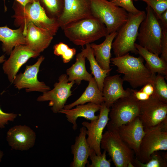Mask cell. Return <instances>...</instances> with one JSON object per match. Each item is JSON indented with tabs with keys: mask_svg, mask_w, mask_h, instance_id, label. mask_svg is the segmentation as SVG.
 I'll use <instances>...</instances> for the list:
<instances>
[{
	"mask_svg": "<svg viewBox=\"0 0 167 167\" xmlns=\"http://www.w3.org/2000/svg\"><path fill=\"white\" fill-rule=\"evenodd\" d=\"M70 47L66 44L62 42L55 44L54 46V54L57 56H62Z\"/></svg>",
	"mask_w": 167,
	"mask_h": 167,
	"instance_id": "36",
	"label": "cell"
},
{
	"mask_svg": "<svg viewBox=\"0 0 167 167\" xmlns=\"http://www.w3.org/2000/svg\"><path fill=\"white\" fill-rule=\"evenodd\" d=\"M85 48H83L82 51L86 58L88 60L91 74L93 75L99 89L102 92L104 79L112 68L109 70L102 68L95 59L93 51L90 44H87Z\"/></svg>",
	"mask_w": 167,
	"mask_h": 167,
	"instance_id": "27",
	"label": "cell"
},
{
	"mask_svg": "<svg viewBox=\"0 0 167 167\" xmlns=\"http://www.w3.org/2000/svg\"><path fill=\"white\" fill-rule=\"evenodd\" d=\"M40 53L35 52L27 45H21L14 47L9 58L2 66L4 73L9 82L13 83L17 74L22 66L31 58H36Z\"/></svg>",
	"mask_w": 167,
	"mask_h": 167,
	"instance_id": "15",
	"label": "cell"
},
{
	"mask_svg": "<svg viewBox=\"0 0 167 167\" xmlns=\"http://www.w3.org/2000/svg\"><path fill=\"white\" fill-rule=\"evenodd\" d=\"M13 8L15 12L12 16L14 18V24L17 27L23 28L24 35L30 23L47 30L54 36L60 28L58 20L47 16L38 0H35L24 6L15 1Z\"/></svg>",
	"mask_w": 167,
	"mask_h": 167,
	"instance_id": "1",
	"label": "cell"
},
{
	"mask_svg": "<svg viewBox=\"0 0 167 167\" xmlns=\"http://www.w3.org/2000/svg\"><path fill=\"white\" fill-rule=\"evenodd\" d=\"M154 88V94L162 102L167 104V84L165 77L160 74L153 75L151 83Z\"/></svg>",
	"mask_w": 167,
	"mask_h": 167,
	"instance_id": "29",
	"label": "cell"
},
{
	"mask_svg": "<svg viewBox=\"0 0 167 167\" xmlns=\"http://www.w3.org/2000/svg\"><path fill=\"white\" fill-rule=\"evenodd\" d=\"M44 59L43 56H40L34 64L27 65L24 73L16 75L13 83L16 88L19 90L25 88L27 92L36 91L44 93L50 90L49 86L37 79L40 65Z\"/></svg>",
	"mask_w": 167,
	"mask_h": 167,
	"instance_id": "13",
	"label": "cell"
},
{
	"mask_svg": "<svg viewBox=\"0 0 167 167\" xmlns=\"http://www.w3.org/2000/svg\"><path fill=\"white\" fill-rule=\"evenodd\" d=\"M139 102L138 117L144 128L156 126L167 118V104L159 100L154 93L148 99Z\"/></svg>",
	"mask_w": 167,
	"mask_h": 167,
	"instance_id": "11",
	"label": "cell"
},
{
	"mask_svg": "<svg viewBox=\"0 0 167 167\" xmlns=\"http://www.w3.org/2000/svg\"><path fill=\"white\" fill-rule=\"evenodd\" d=\"M0 41L2 43L3 52L10 55L15 47L25 45V36L23 28L20 27L17 29H12L6 25L0 27Z\"/></svg>",
	"mask_w": 167,
	"mask_h": 167,
	"instance_id": "22",
	"label": "cell"
},
{
	"mask_svg": "<svg viewBox=\"0 0 167 167\" xmlns=\"http://www.w3.org/2000/svg\"><path fill=\"white\" fill-rule=\"evenodd\" d=\"M74 109H61L58 113L65 114L68 122L72 124V128L76 130L77 128L76 121L79 117H83L90 121L97 119L99 115L96 116L95 113L100 110L101 105L92 102H88L86 104L79 105Z\"/></svg>",
	"mask_w": 167,
	"mask_h": 167,
	"instance_id": "21",
	"label": "cell"
},
{
	"mask_svg": "<svg viewBox=\"0 0 167 167\" xmlns=\"http://www.w3.org/2000/svg\"><path fill=\"white\" fill-rule=\"evenodd\" d=\"M109 0V1H111V0Z\"/></svg>",
	"mask_w": 167,
	"mask_h": 167,
	"instance_id": "45",
	"label": "cell"
},
{
	"mask_svg": "<svg viewBox=\"0 0 167 167\" xmlns=\"http://www.w3.org/2000/svg\"><path fill=\"white\" fill-rule=\"evenodd\" d=\"M120 75L117 74L107 76L104 79L102 92L104 103L109 108L118 100L129 96L132 92L130 88L124 89V81Z\"/></svg>",
	"mask_w": 167,
	"mask_h": 167,
	"instance_id": "19",
	"label": "cell"
},
{
	"mask_svg": "<svg viewBox=\"0 0 167 167\" xmlns=\"http://www.w3.org/2000/svg\"><path fill=\"white\" fill-rule=\"evenodd\" d=\"M159 20L162 29H167V10L162 13Z\"/></svg>",
	"mask_w": 167,
	"mask_h": 167,
	"instance_id": "40",
	"label": "cell"
},
{
	"mask_svg": "<svg viewBox=\"0 0 167 167\" xmlns=\"http://www.w3.org/2000/svg\"><path fill=\"white\" fill-rule=\"evenodd\" d=\"M5 1V0H3ZM35 0H15L23 6H25L28 3L32 2Z\"/></svg>",
	"mask_w": 167,
	"mask_h": 167,
	"instance_id": "41",
	"label": "cell"
},
{
	"mask_svg": "<svg viewBox=\"0 0 167 167\" xmlns=\"http://www.w3.org/2000/svg\"><path fill=\"white\" fill-rule=\"evenodd\" d=\"M5 56L4 55L0 56V64L3 63L5 61Z\"/></svg>",
	"mask_w": 167,
	"mask_h": 167,
	"instance_id": "42",
	"label": "cell"
},
{
	"mask_svg": "<svg viewBox=\"0 0 167 167\" xmlns=\"http://www.w3.org/2000/svg\"><path fill=\"white\" fill-rule=\"evenodd\" d=\"M62 13L58 19L62 29L67 25L92 16L91 0H64Z\"/></svg>",
	"mask_w": 167,
	"mask_h": 167,
	"instance_id": "14",
	"label": "cell"
},
{
	"mask_svg": "<svg viewBox=\"0 0 167 167\" xmlns=\"http://www.w3.org/2000/svg\"><path fill=\"white\" fill-rule=\"evenodd\" d=\"M132 1H139V0H132Z\"/></svg>",
	"mask_w": 167,
	"mask_h": 167,
	"instance_id": "44",
	"label": "cell"
},
{
	"mask_svg": "<svg viewBox=\"0 0 167 167\" xmlns=\"http://www.w3.org/2000/svg\"><path fill=\"white\" fill-rule=\"evenodd\" d=\"M110 61L117 68L119 73L123 74V81L128 83L133 88L152 83L153 75L150 71L144 65L143 59L131 55L129 53L123 56L111 58Z\"/></svg>",
	"mask_w": 167,
	"mask_h": 167,
	"instance_id": "3",
	"label": "cell"
},
{
	"mask_svg": "<svg viewBox=\"0 0 167 167\" xmlns=\"http://www.w3.org/2000/svg\"><path fill=\"white\" fill-rule=\"evenodd\" d=\"M17 116L15 113L4 112L0 107V129L4 128L9 121L13 122Z\"/></svg>",
	"mask_w": 167,
	"mask_h": 167,
	"instance_id": "34",
	"label": "cell"
},
{
	"mask_svg": "<svg viewBox=\"0 0 167 167\" xmlns=\"http://www.w3.org/2000/svg\"><path fill=\"white\" fill-rule=\"evenodd\" d=\"M100 147L107 152L116 167H134V152L116 130H107L103 134Z\"/></svg>",
	"mask_w": 167,
	"mask_h": 167,
	"instance_id": "6",
	"label": "cell"
},
{
	"mask_svg": "<svg viewBox=\"0 0 167 167\" xmlns=\"http://www.w3.org/2000/svg\"><path fill=\"white\" fill-rule=\"evenodd\" d=\"M106 152L104 151L101 155H96L94 151L89 156V159L91 161V164L89 162L87 164L88 167H110L111 159H106Z\"/></svg>",
	"mask_w": 167,
	"mask_h": 167,
	"instance_id": "31",
	"label": "cell"
},
{
	"mask_svg": "<svg viewBox=\"0 0 167 167\" xmlns=\"http://www.w3.org/2000/svg\"><path fill=\"white\" fill-rule=\"evenodd\" d=\"M141 91L151 96L154 93V89L152 84L148 83L143 86Z\"/></svg>",
	"mask_w": 167,
	"mask_h": 167,
	"instance_id": "39",
	"label": "cell"
},
{
	"mask_svg": "<svg viewBox=\"0 0 167 167\" xmlns=\"http://www.w3.org/2000/svg\"><path fill=\"white\" fill-rule=\"evenodd\" d=\"M86 58L82 51L76 55L75 63L66 70L69 82L74 81L79 85L82 80L89 82L91 80L92 75L86 70Z\"/></svg>",
	"mask_w": 167,
	"mask_h": 167,
	"instance_id": "25",
	"label": "cell"
},
{
	"mask_svg": "<svg viewBox=\"0 0 167 167\" xmlns=\"http://www.w3.org/2000/svg\"><path fill=\"white\" fill-rule=\"evenodd\" d=\"M62 30L71 41L82 47L108 34L105 24L92 16L71 23Z\"/></svg>",
	"mask_w": 167,
	"mask_h": 167,
	"instance_id": "2",
	"label": "cell"
},
{
	"mask_svg": "<svg viewBox=\"0 0 167 167\" xmlns=\"http://www.w3.org/2000/svg\"><path fill=\"white\" fill-rule=\"evenodd\" d=\"M88 84L81 95L75 101L65 105L63 109H70L79 105L92 102L101 105L104 102L102 92L99 89L94 77L88 82Z\"/></svg>",
	"mask_w": 167,
	"mask_h": 167,
	"instance_id": "24",
	"label": "cell"
},
{
	"mask_svg": "<svg viewBox=\"0 0 167 167\" xmlns=\"http://www.w3.org/2000/svg\"><path fill=\"white\" fill-rule=\"evenodd\" d=\"M4 155L3 152L0 149V162L1 161Z\"/></svg>",
	"mask_w": 167,
	"mask_h": 167,
	"instance_id": "43",
	"label": "cell"
},
{
	"mask_svg": "<svg viewBox=\"0 0 167 167\" xmlns=\"http://www.w3.org/2000/svg\"><path fill=\"white\" fill-rule=\"evenodd\" d=\"M135 46L139 54L146 62L145 66L152 74L157 73L167 77V62L158 55L152 53L139 44L135 43Z\"/></svg>",
	"mask_w": 167,
	"mask_h": 167,
	"instance_id": "26",
	"label": "cell"
},
{
	"mask_svg": "<svg viewBox=\"0 0 167 167\" xmlns=\"http://www.w3.org/2000/svg\"><path fill=\"white\" fill-rule=\"evenodd\" d=\"M76 51L75 48H69L66 53L62 56L63 62L64 63L69 62L75 54Z\"/></svg>",
	"mask_w": 167,
	"mask_h": 167,
	"instance_id": "38",
	"label": "cell"
},
{
	"mask_svg": "<svg viewBox=\"0 0 167 167\" xmlns=\"http://www.w3.org/2000/svg\"><path fill=\"white\" fill-rule=\"evenodd\" d=\"M146 2L154 11L158 18L167 10V0H140Z\"/></svg>",
	"mask_w": 167,
	"mask_h": 167,
	"instance_id": "32",
	"label": "cell"
},
{
	"mask_svg": "<svg viewBox=\"0 0 167 167\" xmlns=\"http://www.w3.org/2000/svg\"><path fill=\"white\" fill-rule=\"evenodd\" d=\"M36 137L35 133L29 127L19 125L9 130L6 139L12 149L24 151L28 150L34 146Z\"/></svg>",
	"mask_w": 167,
	"mask_h": 167,
	"instance_id": "16",
	"label": "cell"
},
{
	"mask_svg": "<svg viewBox=\"0 0 167 167\" xmlns=\"http://www.w3.org/2000/svg\"><path fill=\"white\" fill-rule=\"evenodd\" d=\"M111 107L109 120L106 125L107 130H117L121 125L138 117L139 113V101L132 92L129 96L118 100Z\"/></svg>",
	"mask_w": 167,
	"mask_h": 167,
	"instance_id": "9",
	"label": "cell"
},
{
	"mask_svg": "<svg viewBox=\"0 0 167 167\" xmlns=\"http://www.w3.org/2000/svg\"><path fill=\"white\" fill-rule=\"evenodd\" d=\"M145 133L135 158L145 163L155 152L167 150V118L154 126L144 128Z\"/></svg>",
	"mask_w": 167,
	"mask_h": 167,
	"instance_id": "8",
	"label": "cell"
},
{
	"mask_svg": "<svg viewBox=\"0 0 167 167\" xmlns=\"http://www.w3.org/2000/svg\"><path fill=\"white\" fill-rule=\"evenodd\" d=\"M117 131L122 140L137 156L145 133L144 127L139 118L137 117L131 121L121 125Z\"/></svg>",
	"mask_w": 167,
	"mask_h": 167,
	"instance_id": "17",
	"label": "cell"
},
{
	"mask_svg": "<svg viewBox=\"0 0 167 167\" xmlns=\"http://www.w3.org/2000/svg\"><path fill=\"white\" fill-rule=\"evenodd\" d=\"M25 36V45L33 51L40 53L50 45L54 36L47 30L29 23Z\"/></svg>",
	"mask_w": 167,
	"mask_h": 167,
	"instance_id": "18",
	"label": "cell"
},
{
	"mask_svg": "<svg viewBox=\"0 0 167 167\" xmlns=\"http://www.w3.org/2000/svg\"><path fill=\"white\" fill-rule=\"evenodd\" d=\"M132 94L135 98L139 101H143L148 99L150 96L140 90L131 89Z\"/></svg>",
	"mask_w": 167,
	"mask_h": 167,
	"instance_id": "37",
	"label": "cell"
},
{
	"mask_svg": "<svg viewBox=\"0 0 167 167\" xmlns=\"http://www.w3.org/2000/svg\"><path fill=\"white\" fill-rule=\"evenodd\" d=\"M146 13L141 11L136 14L128 13L126 22L117 32V34L112 44L115 57H119L129 52L135 54L138 51L135 46L140 25L145 18Z\"/></svg>",
	"mask_w": 167,
	"mask_h": 167,
	"instance_id": "4",
	"label": "cell"
},
{
	"mask_svg": "<svg viewBox=\"0 0 167 167\" xmlns=\"http://www.w3.org/2000/svg\"><path fill=\"white\" fill-rule=\"evenodd\" d=\"M145 17L141 23L137 37L139 45L159 56L161 52L162 29L153 9L147 5Z\"/></svg>",
	"mask_w": 167,
	"mask_h": 167,
	"instance_id": "5",
	"label": "cell"
},
{
	"mask_svg": "<svg viewBox=\"0 0 167 167\" xmlns=\"http://www.w3.org/2000/svg\"><path fill=\"white\" fill-rule=\"evenodd\" d=\"M111 1L116 6L124 9L128 13L136 14L140 11L135 6L132 0H111Z\"/></svg>",
	"mask_w": 167,
	"mask_h": 167,
	"instance_id": "33",
	"label": "cell"
},
{
	"mask_svg": "<svg viewBox=\"0 0 167 167\" xmlns=\"http://www.w3.org/2000/svg\"><path fill=\"white\" fill-rule=\"evenodd\" d=\"M92 16L105 25L108 34L117 32L127 21L128 13L108 0H91Z\"/></svg>",
	"mask_w": 167,
	"mask_h": 167,
	"instance_id": "7",
	"label": "cell"
},
{
	"mask_svg": "<svg viewBox=\"0 0 167 167\" xmlns=\"http://www.w3.org/2000/svg\"><path fill=\"white\" fill-rule=\"evenodd\" d=\"M161 58L167 62V29L162 30Z\"/></svg>",
	"mask_w": 167,
	"mask_h": 167,
	"instance_id": "35",
	"label": "cell"
},
{
	"mask_svg": "<svg viewBox=\"0 0 167 167\" xmlns=\"http://www.w3.org/2000/svg\"><path fill=\"white\" fill-rule=\"evenodd\" d=\"M86 129L84 126L80 129V133L76 137L74 144L71 146L73 158L70 164L71 167H85L89 162L88 159L94 151L89 147L86 138Z\"/></svg>",
	"mask_w": 167,
	"mask_h": 167,
	"instance_id": "20",
	"label": "cell"
},
{
	"mask_svg": "<svg viewBox=\"0 0 167 167\" xmlns=\"http://www.w3.org/2000/svg\"><path fill=\"white\" fill-rule=\"evenodd\" d=\"M110 109L104 102L101 104L98 118L90 121V122L84 121L82 124L86 129L88 136L86 139L90 147L98 155L102 154L100 147L101 142L103 131L109 120V116Z\"/></svg>",
	"mask_w": 167,
	"mask_h": 167,
	"instance_id": "12",
	"label": "cell"
},
{
	"mask_svg": "<svg viewBox=\"0 0 167 167\" xmlns=\"http://www.w3.org/2000/svg\"><path fill=\"white\" fill-rule=\"evenodd\" d=\"M133 165L134 167H167V153L161 155L158 151L155 152L151 155L149 160L145 163L141 162L135 157Z\"/></svg>",
	"mask_w": 167,
	"mask_h": 167,
	"instance_id": "30",
	"label": "cell"
},
{
	"mask_svg": "<svg viewBox=\"0 0 167 167\" xmlns=\"http://www.w3.org/2000/svg\"><path fill=\"white\" fill-rule=\"evenodd\" d=\"M58 82L54 85V88L43 93L37 99L39 102L49 101V106L54 113H58L64 108L68 99L72 95L71 89L75 84L69 82L68 76L62 74L59 77Z\"/></svg>",
	"mask_w": 167,
	"mask_h": 167,
	"instance_id": "10",
	"label": "cell"
},
{
	"mask_svg": "<svg viewBox=\"0 0 167 167\" xmlns=\"http://www.w3.org/2000/svg\"><path fill=\"white\" fill-rule=\"evenodd\" d=\"M49 18L58 19L62 12L64 0H38Z\"/></svg>",
	"mask_w": 167,
	"mask_h": 167,
	"instance_id": "28",
	"label": "cell"
},
{
	"mask_svg": "<svg viewBox=\"0 0 167 167\" xmlns=\"http://www.w3.org/2000/svg\"><path fill=\"white\" fill-rule=\"evenodd\" d=\"M117 34L116 32L107 35L104 41L100 44H90L96 61L104 70H109L111 69L110 63L112 44Z\"/></svg>",
	"mask_w": 167,
	"mask_h": 167,
	"instance_id": "23",
	"label": "cell"
}]
</instances>
